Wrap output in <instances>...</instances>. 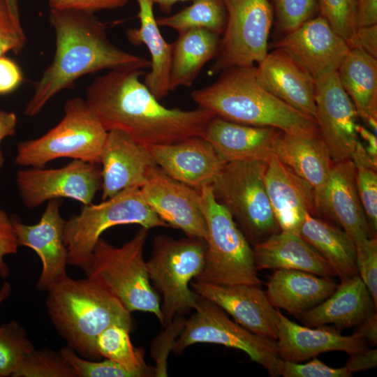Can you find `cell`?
Returning <instances> with one entry per match:
<instances>
[{
  "label": "cell",
  "mask_w": 377,
  "mask_h": 377,
  "mask_svg": "<svg viewBox=\"0 0 377 377\" xmlns=\"http://www.w3.org/2000/svg\"><path fill=\"white\" fill-rule=\"evenodd\" d=\"M148 149L156 165L168 176L199 191L212 184L225 164L201 136Z\"/></svg>",
  "instance_id": "7402d4cb"
},
{
  "label": "cell",
  "mask_w": 377,
  "mask_h": 377,
  "mask_svg": "<svg viewBox=\"0 0 377 377\" xmlns=\"http://www.w3.org/2000/svg\"><path fill=\"white\" fill-rule=\"evenodd\" d=\"M279 131L272 127L246 125L214 116L201 137L212 145L224 163L241 160L267 162Z\"/></svg>",
  "instance_id": "d4e9b609"
},
{
  "label": "cell",
  "mask_w": 377,
  "mask_h": 377,
  "mask_svg": "<svg viewBox=\"0 0 377 377\" xmlns=\"http://www.w3.org/2000/svg\"><path fill=\"white\" fill-rule=\"evenodd\" d=\"M358 27L377 24V0H357Z\"/></svg>",
  "instance_id": "f907efd6"
},
{
  "label": "cell",
  "mask_w": 377,
  "mask_h": 377,
  "mask_svg": "<svg viewBox=\"0 0 377 377\" xmlns=\"http://www.w3.org/2000/svg\"><path fill=\"white\" fill-rule=\"evenodd\" d=\"M377 365V350L367 349L350 355L345 367L350 373L374 369Z\"/></svg>",
  "instance_id": "681fc988"
},
{
  "label": "cell",
  "mask_w": 377,
  "mask_h": 377,
  "mask_svg": "<svg viewBox=\"0 0 377 377\" xmlns=\"http://www.w3.org/2000/svg\"><path fill=\"white\" fill-rule=\"evenodd\" d=\"M207 226L204 266L196 281L214 285L260 286L253 247L229 211L219 202L212 186L200 190Z\"/></svg>",
  "instance_id": "8992f818"
},
{
  "label": "cell",
  "mask_w": 377,
  "mask_h": 377,
  "mask_svg": "<svg viewBox=\"0 0 377 377\" xmlns=\"http://www.w3.org/2000/svg\"><path fill=\"white\" fill-rule=\"evenodd\" d=\"M280 376L283 377H349L352 373L346 367L334 368L317 358L306 363L282 360Z\"/></svg>",
  "instance_id": "ee69618b"
},
{
  "label": "cell",
  "mask_w": 377,
  "mask_h": 377,
  "mask_svg": "<svg viewBox=\"0 0 377 377\" xmlns=\"http://www.w3.org/2000/svg\"><path fill=\"white\" fill-rule=\"evenodd\" d=\"M356 132L362 142L366 154L373 167L377 168V138L376 134L357 124Z\"/></svg>",
  "instance_id": "816d5d0a"
},
{
  "label": "cell",
  "mask_w": 377,
  "mask_h": 377,
  "mask_svg": "<svg viewBox=\"0 0 377 377\" xmlns=\"http://www.w3.org/2000/svg\"><path fill=\"white\" fill-rule=\"evenodd\" d=\"M129 0H49L50 9L78 10L94 13L124 6Z\"/></svg>",
  "instance_id": "bcb514c9"
},
{
  "label": "cell",
  "mask_w": 377,
  "mask_h": 377,
  "mask_svg": "<svg viewBox=\"0 0 377 377\" xmlns=\"http://www.w3.org/2000/svg\"><path fill=\"white\" fill-rule=\"evenodd\" d=\"M13 17L20 22V12L17 0H6Z\"/></svg>",
  "instance_id": "9f6ffc18"
},
{
  "label": "cell",
  "mask_w": 377,
  "mask_h": 377,
  "mask_svg": "<svg viewBox=\"0 0 377 377\" xmlns=\"http://www.w3.org/2000/svg\"><path fill=\"white\" fill-rule=\"evenodd\" d=\"M140 191L149 207L169 226L181 230L186 236L205 240L207 226L199 190L170 177L156 166Z\"/></svg>",
  "instance_id": "9a60e30c"
},
{
  "label": "cell",
  "mask_w": 377,
  "mask_h": 377,
  "mask_svg": "<svg viewBox=\"0 0 377 377\" xmlns=\"http://www.w3.org/2000/svg\"><path fill=\"white\" fill-rule=\"evenodd\" d=\"M130 332L120 325H110L96 339L97 352L100 357L117 363L135 377L149 376L150 372L143 360V351L134 348Z\"/></svg>",
  "instance_id": "e575fe53"
},
{
  "label": "cell",
  "mask_w": 377,
  "mask_h": 377,
  "mask_svg": "<svg viewBox=\"0 0 377 377\" xmlns=\"http://www.w3.org/2000/svg\"><path fill=\"white\" fill-rule=\"evenodd\" d=\"M376 308L358 274L341 280L333 293L299 318L306 326L333 324L339 329L357 326Z\"/></svg>",
  "instance_id": "4316f807"
},
{
  "label": "cell",
  "mask_w": 377,
  "mask_h": 377,
  "mask_svg": "<svg viewBox=\"0 0 377 377\" xmlns=\"http://www.w3.org/2000/svg\"><path fill=\"white\" fill-rule=\"evenodd\" d=\"M337 75L358 117L376 134L377 59L362 50H350Z\"/></svg>",
  "instance_id": "4dcf8cb0"
},
{
  "label": "cell",
  "mask_w": 377,
  "mask_h": 377,
  "mask_svg": "<svg viewBox=\"0 0 377 377\" xmlns=\"http://www.w3.org/2000/svg\"><path fill=\"white\" fill-rule=\"evenodd\" d=\"M358 196L374 236L377 230L376 170L360 162H353Z\"/></svg>",
  "instance_id": "ab89813d"
},
{
  "label": "cell",
  "mask_w": 377,
  "mask_h": 377,
  "mask_svg": "<svg viewBox=\"0 0 377 377\" xmlns=\"http://www.w3.org/2000/svg\"><path fill=\"white\" fill-rule=\"evenodd\" d=\"M59 199L48 201L40 221L27 225L12 218L20 246L34 250L39 257L42 269L36 289L47 291L67 276V250L64 242V221L60 213Z\"/></svg>",
  "instance_id": "ac0fdd59"
},
{
  "label": "cell",
  "mask_w": 377,
  "mask_h": 377,
  "mask_svg": "<svg viewBox=\"0 0 377 377\" xmlns=\"http://www.w3.org/2000/svg\"><path fill=\"white\" fill-rule=\"evenodd\" d=\"M222 72L216 82L191 93L198 107L239 124L272 127L290 133H318L313 119L289 106L258 82L253 66Z\"/></svg>",
  "instance_id": "3957f363"
},
{
  "label": "cell",
  "mask_w": 377,
  "mask_h": 377,
  "mask_svg": "<svg viewBox=\"0 0 377 377\" xmlns=\"http://www.w3.org/2000/svg\"><path fill=\"white\" fill-rule=\"evenodd\" d=\"M126 224L140 225L148 230L169 227L147 205L140 188L124 189L99 204L84 205L78 214L64 221L68 265L82 269L101 234L113 226Z\"/></svg>",
  "instance_id": "9c48e42d"
},
{
  "label": "cell",
  "mask_w": 377,
  "mask_h": 377,
  "mask_svg": "<svg viewBox=\"0 0 377 377\" xmlns=\"http://www.w3.org/2000/svg\"><path fill=\"white\" fill-rule=\"evenodd\" d=\"M255 73L267 91L316 121L315 81L286 53L279 49L267 53Z\"/></svg>",
  "instance_id": "603a6c76"
},
{
  "label": "cell",
  "mask_w": 377,
  "mask_h": 377,
  "mask_svg": "<svg viewBox=\"0 0 377 377\" xmlns=\"http://www.w3.org/2000/svg\"><path fill=\"white\" fill-rule=\"evenodd\" d=\"M16 124L17 117L15 113L0 111V144L6 137L15 135Z\"/></svg>",
  "instance_id": "db71d44e"
},
{
  "label": "cell",
  "mask_w": 377,
  "mask_h": 377,
  "mask_svg": "<svg viewBox=\"0 0 377 377\" xmlns=\"http://www.w3.org/2000/svg\"><path fill=\"white\" fill-rule=\"evenodd\" d=\"M193 290L230 315L248 330L277 339L279 314L260 286L252 284L214 285L191 282Z\"/></svg>",
  "instance_id": "e0dca14e"
},
{
  "label": "cell",
  "mask_w": 377,
  "mask_h": 377,
  "mask_svg": "<svg viewBox=\"0 0 377 377\" xmlns=\"http://www.w3.org/2000/svg\"><path fill=\"white\" fill-rule=\"evenodd\" d=\"M107 135L85 100L74 97L66 102L57 125L38 138L17 144L15 163L43 168L57 158H71L98 164Z\"/></svg>",
  "instance_id": "52a82bcc"
},
{
  "label": "cell",
  "mask_w": 377,
  "mask_h": 377,
  "mask_svg": "<svg viewBox=\"0 0 377 377\" xmlns=\"http://www.w3.org/2000/svg\"><path fill=\"white\" fill-rule=\"evenodd\" d=\"M180 11L156 19L158 26L179 33L191 29H205L218 35L223 33L227 14L223 0H193Z\"/></svg>",
  "instance_id": "836d02e7"
},
{
  "label": "cell",
  "mask_w": 377,
  "mask_h": 377,
  "mask_svg": "<svg viewBox=\"0 0 377 377\" xmlns=\"http://www.w3.org/2000/svg\"><path fill=\"white\" fill-rule=\"evenodd\" d=\"M173 43L170 72V91L190 87L202 67L216 57L219 35L205 29H191L179 33Z\"/></svg>",
  "instance_id": "1f68e13d"
},
{
  "label": "cell",
  "mask_w": 377,
  "mask_h": 377,
  "mask_svg": "<svg viewBox=\"0 0 377 377\" xmlns=\"http://www.w3.org/2000/svg\"><path fill=\"white\" fill-rule=\"evenodd\" d=\"M100 163L103 200L128 188H141L158 166L148 147L118 130L108 131Z\"/></svg>",
  "instance_id": "d6986e66"
},
{
  "label": "cell",
  "mask_w": 377,
  "mask_h": 377,
  "mask_svg": "<svg viewBox=\"0 0 377 377\" xmlns=\"http://www.w3.org/2000/svg\"><path fill=\"white\" fill-rule=\"evenodd\" d=\"M148 230L141 227L120 247L101 237L82 269L87 277L103 286L130 313L140 311L153 313L163 325L160 299L150 284L143 257Z\"/></svg>",
  "instance_id": "5b68a950"
},
{
  "label": "cell",
  "mask_w": 377,
  "mask_h": 377,
  "mask_svg": "<svg viewBox=\"0 0 377 377\" xmlns=\"http://www.w3.org/2000/svg\"><path fill=\"white\" fill-rule=\"evenodd\" d=\"M10 292V284L8 282L5 281L0 289V305L9 297Z\"/></svg>",
  "instance_id": "6f0895ef"
},
{
  "label": "cell",
  "mask_w": 377,
  "mask_h": 377,
  "mask_svg": "<svg viewBox=\"0 0 377 377\" xmlns=\"http://www.w3.org/2000/svg\"><path fill=\"white\" fill-rule=\"evenodd\" d=\"M35 348L26 330L17 321L0 326V377L12 376Z\"/></svg>",
  "instance_id": "d590c367"
},
{
  "label": "cell",
  "mask_w": 377,
  "mask_h": 377,
  "mask_svg": "<svg viewBox=\"0 0 377 377\" xmlns=\"http://www.w3.org/2000/svg\"><path fill=\"white\" fill-rule=\"evenodd\" d=\"M19 246L12 218L0 209V276L2 279L7 278L10 274V269L4 258L7 255L16 253Z\"/></svg>",
  "instance_id": "f6af8a7d"
},
{
  "label": "cell",
  "mask_w": 377,
  "mask_h": 377,
  "mask_svg": "<svg viewBox=\"0 0 377 377\" xmlns=\"http://www.w3.org/2000/svg\"><path fill=\"white\" fill-rule=\"evenodd\" d=\"M266 168L259 160L228 162L211 185L252 247L280 231L265 188Z\"/></svg>",
  "instance_id": "ba28073f"
},
{
  "label": "cell",
  "mask_w": 377,
  "mask_h": 377,
  "mask_svg": "<svg viewBox=\"0 0 377 377\" xmlns=\"http://www.w3.org/2000/svg\"><path fill=\"white\" fill-rule=\"evenodd\" d=\"M3 162H4V158H3V155L1 149V147H0V170L3 164Z\"/></svg>",
  "instance_id": "680465c9"
},
{
  "label": "cell",
  "mask_w": 377,
  "mask_h": 377,
  "mask_svg": "<svg viewBox=\"0 0 377 377\" xmlns=\"http://www.w3.org/2000/svg\"><path fill=\"white\" fill-rule=\"evenodd\" d=\"M322 16L346 41L358 28L357 0H318Z\"/></svg>",
  "instance_id": "74e56055"
},
{
  "label": "cell",
  "mask_w": 377,
  "mask_h": 377,
  "mask_svg": "<svg viewBox=\"0 0 377 377\" xmlns=\"http://www.w3.org/2000/svg\"><path fill=\"white\" fill-rule=\"evenodd\" d=\"M49 19L56 34L52 62L34 85L24 114L37 115L58 93L80 77L103 69L142 70L151 66L145 57L112 44L107 27L93 12L50 9Z\"/></svg>",
  "instance_id": "7a4b0ae2"
},
{
  "label": "cell",
  "mask_w": 377,
  "mask_h": 377,
  "mask_svg": "<svg viewBox=\"0 0 377 377\" xmlns=\"http://www.w3.org/2000/svg\"><path fill=\"white\" fill-rule=\"evenodd\" d=\"M350 50H360L377 59V24L358 27L346 40Z\"/></svg>",
  "instance_id": "7dc6e473"
},
{
  "label": "cell",
  "mask_w": 377,
  "mask_h": 377,
  "mask_svg": "<svg viewBox=\"0 0 377 377\" xmlns=\"http://www.w3.org/2000/svg\"><path fill=\"white\" fill-rule=\"evenodd\" d=\"M272 153L313 188L315 194L325 186L334 165L330 151L316 133H290L280 131Z\"/></svg>",
  "instance_id": "484cf974"
},
{
  "label": "cell",
  "mask_w": 377,
  "mask_h": 377,
  "mask_svg": "<svg viewBox=\"0 0 377 377\" xmlns=\"http://www.w3.org/2000/svg\"><path fill=\"white\" fill-rule=\"evenodd\" d=\"M193 0H152L154 3L158 5L159 9L164 13H169L172 6L182 1H188Z\"/></svg>",
  "instance_id": "11a10c76"
},
{
  "label": "cell",
  "mask_w": 377,
  "mask_h": 377,
  "mask_svg": "<svg viewBox=\"0 0 377 377\" xmlns=\"http://www.w3.org/2000/svg\"><path fill=\"white\" fill-rule=\"evenodd\" d=\"M264 181L280 230L299 234L307 214H316L312 186L272 154L267 162Z\"/></svg>",
  "instance_id": "44dd1931"
},
{
  "label": "cell",
  "mask_w": 377,
  "mask_h": 377,
  "mask_svg": "<svg viewBox=\"0 0 377 377\" xmlns=\"http://www.w3.org/2000/svg\"><path fill=\"white\" fill-rule=\"evenodd\" d=\"M355 333L357 334L364 340L368 341L371 344L377 343V313L375 312L357 325Z\"/></svg>",
  "instance_id": "f5cc1de1"
},
{
  "label": "cell",
  "mask_w": 377,
  "mask_h": 377,
  "mask_svg": "<svg viewBox=\"0 0 377 377\" xmlns=\"http://www.w3.org/2000/svg\"><path fill=\"white\" fill-rule=\"evenodd\" d=\"M299 235L330 264L341 280L358 274L355 243L343 229L307 214Z\"/></svg>",
  "instance_id": "d6a6232c"
},
{
  "label": "cell",
  "mask_w": 377,
  "mask_h": 377,
  "mask_svg": "<svg viewBox=\"0 0 377 377\" xmlns=\"http://www.w3.org/2000/svg\"><path fill=\"white\" fill-rule=\"evenodd\" d=\"M206 250L202 238L158 235L154 239L152 255L146 263L149 279L163 297V326L177 315L194 309L200 296L189 285L202 269Z\"/></svg>",
  "instance_id": "30bf717a"
},
{
  "label": "cell",
  "mask_w": 377,
  "mask_h": 377,
  "mask_svg": "<svg viewBox=\"0 0 377 377\" xmlns=\"http://www.w3.org/2000/svg\"><path fill=\"white\" fill-rule=\"evenodd\" d=\"M316 121L334 163L352 158L360 139L356 132L358 114L343 89L337 71L315 80Z\"/></svg>",
  "instance_id": "5bb4252c"
},
{
  "label": "cell",
  "mask_w": 377,
  "mask_h": 377,
  "mask_svg": "<svg viewBox=\"0 0 377 377\" xmlns=\"http://www.w3.org/2000/svg\"><path fill=\"white\" fill-rule=\"evenodd\" d=\"M260 269H297L323 277L336 275L330 264L299 234L281 231L253 246Z\"/></svg>",
  "instance_id": "83f0119b"
},
{
  "label": "cell",
  "mask_w": 377,
  "mask_h": 377,
  "mask_svg": "<svg viewBox=\"0 0 377 377\" xmlns=\"http://www.w3.org/2000/svg\"><path fill=\"white\" fill-rule=\"evenodd\" d=\"M26 43L21 26L13 16L6 0H0V57L9 52H20Z\"/></svg>",
  "instance_id": "7bdbcfd3"
},
{
  "label": "cell",
  "mask_w": 377,
  "mask_h": 377,
  "mask_svg": "<svg viewBox=\"0 0 377 377\" xmlns=\"http://www.w3.org/2000/svg\"><path fill=\"white\" fill-rule=\"evenodd\" d=\"M59 352L71 366L75 377H135L117 363L105 359L95 361L80 357L69 346L62 348Z\"/></svg>",
  "instance_id": "f35d334b"
},
{
  "label": "cell",
  "mask_w": 377,
  "mask_h": 377,
  "mask_svg": "<svg viewBox=\"0 0 377 377\" xmlns=\"http://www.w3.org/2000/svg\"><path fill=\"white\" fill-rule=\"evenodd\" d=\"M138 5L139 29L126 31L128 40L134 45L144 44L151 55V71L145 74L144 84L158 101L170 91V72L172 44L163 37L154 14L152 0H136Z\"/></svg>",
  "instance_id": "f546056e"
},
{
  "label": "cell",
  "mask_w": 377,
  "mask_h": 377,
  "mask_svg": "<svg viewBox=\"0 0 377 377\" xmlns=\"http://www.w3.org/2000/svg\"><path fill=\"white\" fill-rule=\"evenodd\" d=\"M279 28L286 34L312 18L318 0H274Z\"/></svg>",
  "instance_id": "60d3db41"
},
{
  "label": "cell",
  "mask_w": 377,
  "mask_h": 377,
  "mask_svg": "<svg viewBox=\"0 0 377 377\" xmlns=\"http://www.w3.org/2000/svg\"><path fill=\"white\" fill-rule=\"evenodd\" d=\"M277 346L283 360L300 362L330 351L349 355L365 349L366 341L357 334L344 336L325 325L302 326L288 319L278 310Z\"/></svg>",
  "instance_id": "cb8c5ba5"
},
{
  "label": "cell",
  "mask_w": 377,
  "mask_h": 377,
  "mask_svg": "<svg viewBox=\"0 0 377 377\" xmlns=\"http://www.w3.org/2000/svg\"><path fill=\"white\" fill-rule=\"evenodd\" d=\"M266 286L272 305L297 318L323 302L337 287L330 277L286 269H276Z\"/></svg>",
  "instance_id": "f1b7e54d"
},
{
  "label": "cell",
  "mask_w": 377,
  "mask_h": 377,
  "mask_svg": "<svg viewBox=\"0 0 377 377\" xmlns=\"http://www.w3.org/2000/svg\"><path fill=\"white\" fill-rule=\"evenodd\" d=\"M47 313L68 346L86 359L101 357L98 336L111 325L133 328L131 313L95 280L74 279L68 275L47 290Z\"/></svg>",
  "instance_id": "277c9868"
},
{
  "label": "cell",
  "mask_w": 377,
  "mask_h": 377,
  "mask_svg": "<svg viewBox=\"0 0 377 377\" xmlns=\"http://www.w3.org/2000/svg\"><path fill=\"white\" fill-rule=\"evenodd\" d=\"M13 377H75L60 352L34 348L24 358Z\"/></svg>",
  "instance_id": "8d00e7d4"
},
{
  "label": "cell",
  "mask_w": 377,
  "mask_h": 377,
  "mask_svg": "<svg viewBox=\"0 0 377 377\" xmlns=\"http://www.w3.org/2000/svg\"><path fill=\"white\" fill-rule=\"evenodd\" d=\"M227 14L223 36L209 74L252 66L267 54L272 23L269 0H223Z\"/></svg>",
  "instance_id": "7c38bea8"
},
{
  "label": "cell",
  "mask_w": 377,
  "mask_h": 377,
  "mask_svg": "<svg viewBox=\"0 0 377 377\" xmlns=\"http://www.w3.org/2000/svg\"><path fill=\"white\" fill-rule=\"evenodd\" d=\"M22 80V74L17 64L8 58L0 57V94L13 91Z\"/></svg>",
  "instance_id": "c3c4849f"
},
{
  "label": "cell",
  "mask_w": 377,
  "mask_h": 377,
  "mask_svg": "<svg viewBox=\"0 0 377 377\" xmlns=\"http://www.w3.org/2000/svg\"><path fill=\"white\" fill-rule=\"evenodd\" d=\"M195 311L175 340L172 350L177 354L198 343H215L242 350L260 364L271 376H280L282 360L276 340L256 334L235 321L214 302L199 297Z\"/></svg>",
  "instance_id": "8fae6325"
},
{
  "label": "cell",
  "mask_w": 377,
  "mask_h": 377,
  "mask_svg": "<svg viewBox=\"0 0 377 377\" xmlns=\"http://www.w3.org/2000/svg\"><path fill=\"white\" fill-rule=\"evenodd\" d=\"M15 181L22 202L28 209L60 198L89 205L102 184L98 164L76 159L59 168L21 170Z\"/></svg>",
  "instance_id": "4fadbf2b"
},
{
  "label": "cell",
  "mask_w": 377,
  "mask_h": 377,
  "mask_svg": "<svg viewBox=\"0 0 377 377\" xmlns=\"http://www.w3.org/2000/svg\"><path fill=\"white\" fill-rule=\"evenodd\" d=\"M316 213L341 226L355 244L372 237L360 200L352 160L334 163L325 186L315 194Z\"/></svg>",
  "instance_id": "ffe728a7"
},
{
  "label": "cell",
  "mask_w": 377,
  "mask_h": 377,
  "mask_svg": "<svg viewBox=\"0 0 377 377\" xmlns=\"http://www.w3.org/2000/svg\"><path fill=\"white\" fill-rule=\"evenodd\" d=\"M355 245L358 275L367 288L377 306V239L370 237Z\"/></svg>",
  "instance_id": "b9f144b4"
},
{
  "label": "cell",
  "mask_w": 377,
  "mask_h": 377,
  "mask_svg": "<svg viewBox=\"0 0 377 377\" xmlns=\"http://www.w3.org/2000/svg\"><path fill=\"white\" fill-rule=\"evenodd\" d=\"M145 74L138 69L112 70L87 87L84 100L105 130L121 131L147 147L202 136L215 114L200 107H164L140 81Z\"/></svg>",
  "instance_id": "6da1fadb"
},
{
  "label": "cell",
  "mask_w": 377,
  "mask_h": 377,
  "mask_svg": "<svg viewBox=\"0 0 377 377\" xmlns=\"http://www.w3.org/2000/svg\"><path fill=\"white\" fill-rule=\"evenodd\" d=\"M275 47L290 56L314 81L337 71L350 51L346 41L320 15L287 33Z\"/></svg>",
  "instance_id": "2e32d148"
}]
</instances>
